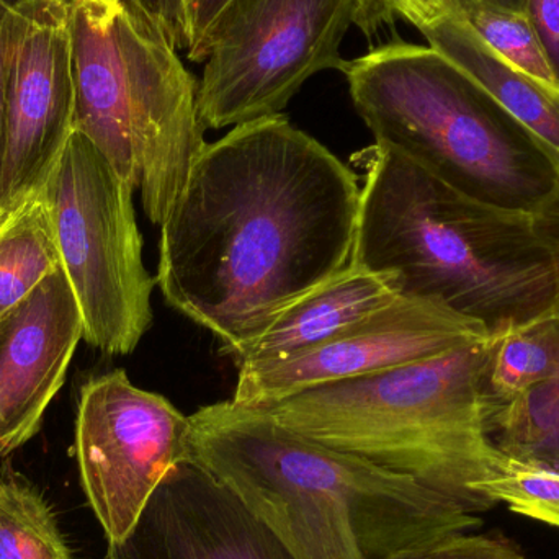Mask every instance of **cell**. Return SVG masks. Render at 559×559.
Wrapping results in <instances>:
<instances>
[{"mask_svg":"<svg viewBox=\"0 0 559 559\" xmlns=\"http://www.w3.org/2000/svg\"><path fill=\"white\" fill-rule=\"evenodd\" d=\"M361 187L285 115L206 144L160 226L156 285L236 358L352 264Z\"/></svg>","mask_w":559,"mask_h":559,"instance_id":"cell-1","label":"cell"},{"mask_svg":"<svg viewBox=\"0 0 559 559\" xmlns=\"http://www.w3.org/2000/svg\"><path fill=\"white\" fill-rule=\"evenodd\" d=\"M189 423L190 460L298 559H384L483 524L417 479L314 442L267 411L222 401Z\"/></svg>","mask_w":559,"mask_h":559,"instance_id":"cell-2","label":"cell"},{"mask_svg":"<svg viewBox=\"0 0 559 559\" xmlns=\"http://www.w3.org/2000/svg\"><path fill=\"white\" fill-rule=\"evenodd\" d=\"M352 159L364 169L352 262L396 278L489 337L559 311V254L528 215L456 192L390 147Z\"/></svg>","mask_w":559,"mask_h":559,"instance_id":"cell-3","label":"cell"},{"mask_svg":"<svg viewBox=\"0 0 559 559\" xmlns=\"http://www.w3.org/2000/svg\"><path fill=\"white\" fill-rule=\"evenodd\" d=\"M342 74L374 143L456 192L528 216L557 192L558 157L432 46L386 43Z\"/></svg>","mask_w":559,"mask_h":559,"instance_id":"cell-4","label":"cell"},{"mask_svg":"<svg viewBox=\"0 0 559 559\" xmlns=\"http://www.w3.org/2000/svg\"><path fill=\"white\" fill-rule=\"evenodd\" d=\"M489 338L319 384L264 411L314 442L411 476L478 515L496 508L483 486L501 460L486 437L479 404Z\"/></svg>","mask_w":559,"mask_h":559,"instance_id":"cell-5","label":"cell"},{"mask_svg":"<svg viewBox=\"0 0 559 559\" xmlns=\"http://www.w3.org/2000/svg\"><path fill=\"white\" fill-rule=\"evenodd\" d=\"M74 130L141 190L163 226L206 147L199 82L177 49L123 0L69 3Z\"/></svg>","mask_w":559,"mask_h":559,"instance_id":"cell-6","label":"cell"},{"mask_svg":"<svg viewBox=\"0 0 559 559\" xmlns=\"http://www.w3.org/2000/svg\"><path fill=\"white\" fill-rule=\"evenodd\" d=\"M134 190L74 130L38 192L81 309L82 338L110 355L136 350L154 319L156 278L144 267Z\"/></svg>","mask_w":559,"mask_h":559,"instance_id":"cell-7","label":"cell"},{"mask_svg":"<svg viewBox=\"0 0 559 559\" xmlns=\"http://www.w3.org/2000/svg\"><path fill=\"white\" fill-rule=\"evenodd\" d=\"M361 0H233L210 36L199 84L205 130L282 115L306 81L344 71L341 45Z\"/></svg>","mask_w":559,"mask_h":559,"instance_id":"cell-8","label":"cell"},{"mask_svg":"<svg viewBox=\"0 0 559 559\" xmlns=\"http://www.w3.org/2000/svg\"><path fill=\"white\" fill-rule=\"evenodd\" d=\"M189 430V417L160 394L134 386L124 370L82 386L75 456L110 550L130 537L167 473L190 459Z\"/></svg>","mask_w":559,"mask_h":559,"instance_id":"cell-9","label":"cell"},{"mask_svg":"<svg viewBox=\"0 0 559 559\" xmlns=\"http://www.w3.org/2000/svg\"><path fill=\"white\" fill-rule=\"evenodd\" d=\"M5 84L0 222L41 190L74 133L69 3L22 0Z\"/></svg>","mask_w":559,"mask_h":559,"instance_id":"cell-10","label":"cell"},{"mask_svg":"<svg viewBox=\"0 0 559 559\" xmlns=\"http://www.w3.org/2000/svg\"><path fill=\"white\" fill-rule=\"evenodd\" d=\"M483 338L489 335L478 322L427 299L401 295L306 354L239 370L233 401L264 409L319 384L416 364Z\"/></svg>","mask_w":559,"mask_h":559,"instance_id":"cell-11","label":"cell"},{"mask_svg":"<svg viewBox=\"0 0 559 559\" xmlns=\"http://www.w3.org/2000/svg\"><path fill=\"white\" fill-rule=\"evenodd\" d=\"M118 559H298L231 488L193 460L151 496Z\"/></svg>","mask_w":559,"mask_h":559,"instance_id":"cell-12","label":"cell"},{"mask_svg":"<svg viewBox=\"0 0 559 559\" xmlns=\"http://www.w3.org/2000/svg\"><path fill=\"white\" fill-rule=\"evenodd\" d=\"M81 309L62 267L0 321V460L38 432L64 384L79 341Z\"/></svg>","mask_w":559,"mask_h":559,"instance_id":"cell-13","label":"cell"},{"mask_svg":"<svg viewBox=\"0 0 559 559\" xmlns=\"http://www.w3.org/2000/svg\"><path fill=\"white\" fill-rule=\"evenodd\" d=\"M396 278L358 267L352 262L282 312L264 334L236 358L238 370H254L292 360L371 312L400 298Z\"/></svg>","mask_w":559,"mask_h":559,"instance_id":"cell-14","label":"cell"},{"mask_svg":"<svg viewBox=\"0 0 559 559\" xmlns=\"http://www.w3.org/2000/svg\"><path fill=\"white\" fill-rule=\"evenodd\" d=\"M419 32L429 46L475 78L559 160V84L509 64L455 13Z\"/></svg>","mask_w":559,"mask_h":559,"instance_id":"cell-15","label":"cell"},{"mask_svg":"<svg viewBox=\"0 0 559 559\" xmlns=\"http://www.w3.org/2000/svg\"><path fill=\"white\" fill-rule=\"evenodd\" d=\"M489 443L501 455L559 473V352L547 380L521 396L481 409Z\"/></svg>","mask_w":559,"mask_h":559,"instance_id":"cell-16","label":"cell"},{"mask_svg":"<svg viewBox=\"0 0 559 559\" xmlns=\"http://www.w3.org/2000/svg\"><path fill=\"white\" fill-rule=\"evenodd\" d=\"M558 352L559 311L489 338L479 377L481 409L508 403L547 380L557 367Z\"/></svg>","mask_w":559,"mask_h":559,"instance_id":"cell-17","label":"cell"},{"mask_svg":"<svg viewBox=\"0 0 559 559\" xmlns=\"http://www.w3.org/2000/svg\"><path fill=\"white\" fill-rule=\"evenodd\" d=\"M61 267V255L39 193L0 222V321Z\"/></svg>","mask_w":559,"mask_h":559,"instance_id":"cell-18","label":"cell"},{"mask_svg":"<svg viewBox=\"0 0 559 559\" xmlns=\"http://www.w3.org/2000/svg\"><path fill=\"white\" fill-rule=\"evenodd\" d=\"M0 559H72L55 512L16 473H0Z\"/></svg>","mask_w":559,"mask_h":559,"instance_id":"cell-19","label":"cell"},{"mask_svg":"<svg viewBox=\"0 0 559 559\" xmlns=\"http://www.w3.org/2000/svg\"><path fill=\"white\" fill-rule=\"evenodd\" d=\"M455 15L462 16L486 46L509 64L559 84L544 41L527 12L476 3Z\"/></svg>","mask_w":559,"mask_h":559,"instance_id":"cell-20","label":"cell"},{"mask_svg":"<svg viewBox=\"0 0 559 559\" xmlns=\"http://www.w3.org/2000/svg\"><path fill=\"white\" fill-rule=\"evenodd\" d=\"M486 498L498 506L559 528V473L501 455L498 468L483 486Z\"/></svg>","mask_w":559,"mask_h":559,"instance_id":"cell-21","label":"cell"},{"mask_svg":"<svg viewBox=\"0 0 559 559\" xmlns=\"http://www.w3.org/2000/svg\"><path fill=\"white\" fill-rule=\"evenodd\" d=\"M384 559H527L506 537L462 534L447 535L420 547Z\"/></svg>","mask_w":559,"mask_h":559,"instance_id":"cell-22","label":"cell"},{"mask_svg":"<svg viewBox=\"0 0 559 559\" xmlns=\"http://www.w3.org/2000/svg\"><path fill=\"white\" fill-rule=\"evenodd\" d=\"M455 12L453 0H361L358 28L365 36H373L396 19L406 20L417 29L427 28Z\"/></svg>","mask_w":559,"mask_h":559,"instance_id":"cell-23","label":"cell"},{"mask_svg":"<svg viewBox=\"0 0 559 559\" xmlns=\"http://www.w3.org/2000/svg\"><path fill=\"white\" fill-rule=\"evenodd\" d=\"M231 2L233 0H180L186 25L183 51L190 61L203 64L213 28Z\"/></svg>","mask_w":559,"mask_h":559,"instance_id":"cell-24","label":"cell"},{"mask_svg":"<svg viewBox=\"0 0 559 559\" xmlns=\"http://www.w3.org/2000/svg\"><path fill=\"white\" fill-rule=\"evenodd\" d=\"M134 15L150 23L160 36L176 49H186V25H183L180 0H123Z\"/></svg>","mask_w":559,"mask_h":559,"instance_id":"cell-25","label":"cell"},{"mask_svg":"<svg viewBox=\"0 0 559 559\" xmlns=\"http://www.w3.org/2000/svg\"><path fill=\"white\" fill-rule=\"evenodd\" d=\"M20 13L16 7L0 0V164H2L3 128H5V84L10 56L15 45Z\"/></svg>","mask_w":559,"mask_h":559,"instance_id":"cell-26","label":"cell"},{"mask_svg":"<svg viewBox=\"0 0 559 559\" xmlns=\"http://www.w3.org/2000/svg\"><path fill=\"white\" fill-rule=\"evenodd\" d=\"M527 13L544 41L559 82V0H528Z\"/></svg>","mask_w":559,"mask_h":559,"instance_id":"cell-27","label":"cell"},{"mask_svg":"<svg viewBox=\"0 0 559 559\" xmlns=\"http://www.w3.org/2000/svg\"><path fill=\"white\" fill-rule=\"evenodd\" d=\"M538 235L559 254V187L555 195L532 216Z\"/></svg>","mask_w":559,"mask_h":559,"instance_id":"cell-28","label":"cell"},{"mask_svg":"<svg viewBox=\"0 0 559 559\" xmlns=\"http://www.w3.org/2000/svg\"><path fill=\"white\" fill-rule=\"evenodd\" d=\"M528 0H453L455 12L466 9V7L485 3V5L501 7V9L518 10V12H527Z\"/></svg>","mask_w":559,"mask_h":559,"instance_id":"cell-29","label":"cell"},{"mask_svg":"<svg viewBox=\"0 0 559 559\" xmlns=\"http://www.w3.org/2000/svg\"><path fill=\"white\" fill-rule=\"evenodd\" d=\"M3 2L10 3V5L15 7L16 3L22 2V0H3ZM66 2L71 3L74 2V0H66Z\"/></svg>","mask_w":559,"mask_h":559,"instance_id":"cell-30","label":"cell"},{"mask_svg":"<svg viewBox=\"0 0 559 559\" xmlns=\"http://www.w3.org/2000/svg\"><path fill=\"white\" fill-rule=\"evenodd\" d=\"M107 559H118V558H115L114 555H108Z\"/></svg>","mask_w":559,"mask_h":559,"instance_id":"cell-31","label":"cell"}]
</instances>
